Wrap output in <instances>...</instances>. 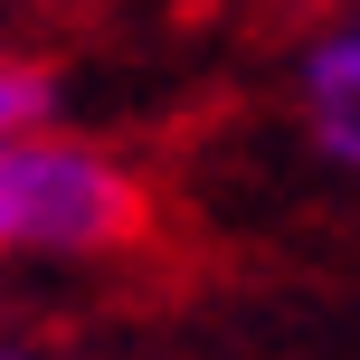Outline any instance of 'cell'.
Here are the masks:
<instances>
[{
  "label": "cell",
  "mask_w": 360,
  "mask_h": 360,
  "mask_svg": "<svg viewBox=\"0 0 360 360\" xmlns=\"http://www.w3.org/2000/svg\"><path fill=\"white\" fill-rule=\"evenodd\" d=\"M0 360H19V351H0Z\"/></svg>",
  "instance_id": "obj_4"
},
{
  "label": "cell",
  "mask_w": 360,
  "mask_h": 360,
  "mask_svg": "<svg viewBox=\"0 0 360 360\" xmlns=\"http://www.w3.org/2000/svg\"><path fill=\"white\" fill-rule=\"evenodd\" d=\"M48 76L29 67V57H0V143H19V133H38L48 124Z\"/></svg>",
  "instance_id": "obj_3"
},
{
  "label": "cell",
  "mask_w": 360,
  "mask_h": 360,
  "mask_svg": "<svg viewBox=\"0 0 360 360\" xmlns=\"http://www.w3.org/2000/svg\"><path fill=\"white\" fill-rule=\"evenodd\" d=\"M143 218H152V199H143V180L114 162V152L67 143V133L0 143V247L105 256V247H133Z\"/></svg>",
  "instance_id": "obj_1"
},
{
  "label": "cell",
  "mask_w": 360,
  "mask_h": 360,
  "mask_svg": "<svg viewBox=\"0 0 360 360\" xmlns=\"http://www.w3.org/2000/svg\"><path fill=\"white\" fill-rule=\"evenodd\" d=\"M304 105H313V133H323V152L360 171V29L313 38V57H304Z\"/></svg>",
  "instance_id": "obj_2"
}]
</instances>
